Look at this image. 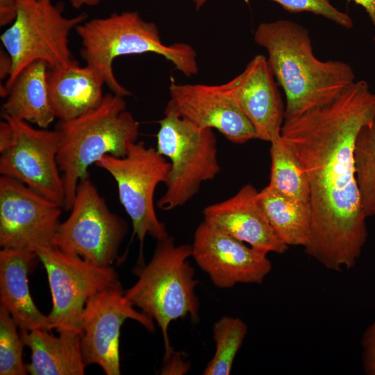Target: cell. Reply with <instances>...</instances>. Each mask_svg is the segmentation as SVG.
<instances>
[{
    "label": "cell",
    "mask_w": 375,
    "mask_h": 375,
    "mask_svg": "<svg viewBox=\"0 0 375 375\" xmlns=\"http://www.w3.org/2000/svg\"><path fill=\"white\" fill-rule=\"evenodd\" d=\"M361 346L364 372L367 375H375V319L365 330Z\"/></svg>",
    "instance_id": "28"
},
{
    "label": "cell",
    "mask_w": 375,
    "mask_h": 375,
    "mask_svg": "<svg viewBox=\"0 0 375 375\" xmlns=\"http://www.w3.org/2000/svg\"><path fill=\"white\" fill-rule=\"evenodd\" d=\"M15 17V1L0 0V24L6 26L13 22Z\"/></svg>",
    "instance_id": "29"
},
{
    "label": "cell",
    "mask_w": 375,
    "mask_h": 375,
    "mask_svg": "<svg viewBox=\"0 0 375 375\" xmlns=\"http://www.w3.org/2000/svg\"><path fill=\"white\" fill-rule=\"evenodd\" d=\"M75 29L81 38L80 54L85 65L94 69L115 94L124 97L131 94L113 72V62L121 56L153 53L170 61L185 76L198 72L197 53L191 45L183 42L164 44L156 25L144 20L137 12L94 18Z\"/></svg>",
    "instance_id": "4"
},
{
    "label": "cell",
    "mask_w": 375,
    "mask_h": 375,
    "mask_svg": "<svg viewBox=\"0 0 375 375\" xmlns=\"http://www.w3.org/2000/svg\"><path fill=\"white\" fill-rule=\"evenodd\" d=\"M221 85L251 122L257 139L271 143L280 138L285 106L267 58L256 55L242 72Z\"/></svg>",
    "instance_id": "16"
},
{
    "label": "cell",
    "mask_w": 375,
    "mask_h": 375,
    "mask_svg": "<svg viewBox=\"0 0 375 375\" xmlns=\"http://www.w3.org/2000/svg\"><path fill=\"white\" fill-rule=\"evenodd\" d=\"M192 250L197 264L219 288L261 284L272 269L268 253L246 245L204 220L195 231Z\"/></svg>",
    "instance_id": "14"
},
{
    "label": "cell",
    "mask_w": 375,
    "mask_h": 375,
    "mask_svg": "<svg viewBox=\"0 0 375 375\" xmlns=\"http://www.w3.org/2000/svg\"><path fill=\"white\" fill-rule=\"evenodd\" d=\"M212 332L216 344L215 353L203 374L228 375L247 333V326L240 318L224 316L214 324Z\"/></svg>",
    "instance_id": "25"
},
{
    "label": "cell",
    "mask_w": 375,
    "mask_h": 375,
    "mask_svg": "<svg viewBox=\"0 0 375 375\" xmlns=\"http://www.w3.org/2000/svg\"><path fill=\"white\" fill-rule=\"evenodd\" d=\"M48 92L53 112L58 120H69L96 108L104 95L103 78L88 65L76 60L49 69Z\"/></svg>",
    "instance_id": "19"
},
{
    "label": "cell",
    "mask_w": 375,
    "mask_h": 375,
    "mask_svg": "<svg viewBox=\"0 0 375 375\" xmlns=\"http://www.w3.org/2000/svg\"><path fill=\"white\" fill-rule=\"evenodd\" d=\"M159 121L157 151L171 162L165 194L156 206L169 210L183 206L198 192L203 182L220 171L213 129L200 127L165 108Z\"/></svg>",
    "instance_id": "7"
},
{
    "label": "cell",
    "mask_w": 375,
    "mask_h": 375,
    "mask_svg": "<svg viewBox=\"0 0 375 375\" xmlns=\"http://www.w3.org/2000/svg\"><path fill=\"white\" fill-rule=\"evenodd\" d=\"M18 326L8 311L0 306V374L25 375L28 371L22 359L24 344Z\"/></svg>",
    "instance_id": "26"
},
{
    "label": "cell",
    "mask_w": 375,
    "mask_h": 375,
    "mask_svg": "<svg viewBox=\"0 0 375 375\" xmlns=\"http://www.w3.org/2000/svg\"><path fill=\"white\" fill-rule=\"evenodd\" d=\"M197 9L200 8L208 0H192Z\"/></svg>",
    "instance_id": "32"
},
{
    "label": "cell",
    "mask_w": 375,
    "mask_h": 375,
    "mask_svg": "<svg viewBox=\"0 0 375 375\" xmlns=\"http://www.w3.org/2000/svg\"><path fill=\"white\" fill-rule=\"evenodd\" d=\"M375 116V94L355 81L332 102L290 119L281 135L291 146L308 180L312 212L306 253L325 268L341 271L356 264L367 228L354 164L360 128Z\"/></svg>",
    "instance_id": "1"
},
{
    "label": "cell",
    "mask_w": 375,
    "mask_h": 375,
    "mask_svg": "<svg viewBox=\"0 0 375 375\" xmlns=\"http://www.w3.org/2000/svg\"><path fill=\"white\" fill-rule=\"evenodd\" d=\"M35 252L48 276L52 309L48 315L52 328L59 333L80 334L81 322L88 299L97 292L120 283L112 267L97 265L53 245Z\"/></svg>",
    "instance_id": "10"
},
{
    "label": "cell",
    "mask_w": 375,
    "mask_h": 375,
    "mask_svg": "<svg viewBox=\"0 0 375 375\" xmlns=\"http://www.w3.org/2000/svg\"><path fill=\"white\" fill-rule=\"evenodd\" d=\"M39 259L38 253L23 248H2L0 251V301L20 330L52 328L48 315L34 303L28 275Z\"/></svg>",
    "instance_id": "18"
},
{
    "label": "cell",
    "mask_w": 375,
    "mask_h": 375,
    "mask_svg": "<svg viewBox=\"0 0 375 375\" xmlns=\"http://www.w3.org/2000/svg\"><path fill=\"white\" fill-rule=\"evenodd\" d=\"M24 345L31 350L26 365L32 375H82L86 367L83 360L79 334L60 333L56 337L49 331L20 330Z\"/></svg>",
    "instance_id": "20"
},
{
    "label": "cell",
    "mask_w": 375,
    "mask_h": 375,
    "mask_svg": "<svg viewBox=\"0 0 375 375\" xmlns=\"http://www.w3.org/2000/svg\"><path fill=\"white\" fill-rule=\"evenodd\" d=\"M258 198L274 231L286 245L304 247L312 220L310 203L287 197L269 185L258 192Z\"/></svg>",
    "instance_id": "22"
},
{
    "label": "cell",
    "mask_w": 375,
    "mask_h": 375,
    "mask_svg": "<svg viewBox=\"0 0 375 375\" xmlns=\"http://www.w3.org/2000/svg\"><path fill=\"white\" fill-rule=\"evenodd\" d=\"M254 40L266 49L270 68L284 91L285 119L332 102L356 81L348 63L319 60L313 53L308 29L296 22L280 19L261 23L254 32Z\"/></svg>",
    "instance_id": "2"
},
{
    "label": "cell",
    "mask_w": 375,
    "mask_h": 375,
    "mask_svg": "<svg viewBox=\"0 0 375 375\" xmlns=\"http://www.w3.org/2000/svg\"><path fill=\"white\" fill-rule=\"evenodd\" d=\"M127 231L126 222L110 211L88 175L79 181L70 214L58 226L52 245L97 265L111 267Z\"/></svg>",
    "instance_id": "9"
},
{
    "label": "cell",
    "mask_w": 375,
    "mask_h": 375,
    "mask_svg": "<svg viewBox=\"0 0 375 375\" xmlns=\"http://www.w3.org/2000/svg\"><path fill=\"white\" fill-rule=\"evenodd\" d=\"M126 319L137 321L149 331L153 321L137 311L124 295L121 283L106 288L87 301L81 322L80 343L85 367L96 364L107 375H119V336Z\"/></svg>",
    "instance_id": "12"
},
{
    "label": "cell",
    "mask_w": 375,
    "mask_h": 375,
    "mask_svg": "<svg viewBox=\"0 0 375 375\" xmlns=\"http://www.w3.org/2000/svg\"><path fill=\"white\" fill-rule=\"evenodd\" d=\"M95 165L116 181L119 201L131 218L133 234L140 240L142 258L147 235L157 240L168 236L165 224L157 217L153 199L157 185L167 179L171 164L156 149L135 142L129 145L125 156L105 155Z\"/></svg>",
    "instance_id": "8"
},
{
    "label": "cell",
    "mask_w": 375,
    "mask_h": 375,
    "mask_svg": "<svg viewBox=\"0 0 375 375\" xmlns=\"http://www.w3.org/2000/svg\"><path fill=\"white\" fill-rule=\"evenodd\" d=\"M356 178L367 217L375 215V116L359 131L354 147Z\"/></svg>",
    "instance_id": "24"
},
{
    "label": "cell",
    "mask_w": 375,
    "mask_h": 375,
    "mask_svg": "<svg viewBox=\"0 0 375 375\" xmlns=\"http://www.w3.org/2000/svg\"><path fill=\"white\" fill-rule=\"evenodd\" d=\"M61 207L22 182L0 176V246L35 251L52 245Z\"/></svg>",
    "instance_id": "13"
},
{
    "label": "cell",
    "mask_w": 375,
    "mask_h": 375,
    "mask_svg": "<svg viewBox=\"0 0 375 375\" xmlns=\"http://www.w3.org/2000/svg\"><path fill=\"white\" fill-rule=\"evenodd\" d=\"M15 1V19L0 37L11 62L10 74L1 88L3 97L7 96L19 74L31 63L42 60L51 69L75 61L69 47L68 36L87 19L85 12L65 17L62 7L53 4L52 0Z\"/></svg>",
    "instance_id": "6"
},
{
    "label": "cell",
    "mask_w": 375,
    "mask_h": 375,
    "mask_svg": "<svg viewBox=\"0 0 375 375\" xmlns=\"http://www.w3.org/2000/svg\"><path fill=\"white\" fill-rule=\"evenodd\" d=\"M353 1L356 3L361 6L369 15L375 28V0H348ZM375 42V35L373 38Z\"/></svg>",
    "instance_id": "30"
},
{
    "label": "cell",
    "mask_w": 375,
    "mask_h": 375,
    "mask_svg": "<svg viewBox=\"0 0 375 375\" xmlns=\"http://www.w3.org/2000/svg\"><path fill=\"white\" fill-rule=\"evenodd\" d=\"M247 2L251 0H245ZM279 4L285 10L297 13L309 12L321 15L335 24L351 28L353 22L347 13L335 8L329 0H268Z\"/></svg>",
    "instance_id": "27"
},
{
    "label": "cell",
    "mask_w": 375,
    "mask_h": 375,
    "mask_svg": "<svg viewBox=\"0 0 375 375\" xmlns=\"http://www.w3.org/2000/svg\"><path fill=\"white\" fill-rule=\"evenodd\" d=\"M158 243L149 262L135 268L138 278L124 291L128 301L160 326L165 344V360L174 352L167 335L170 322L190 315L199 321V301L194 292L198 281L188 259L192 245L175 246L169 236Z\"/></svg>",
    "instance_id": "5"
},
{
    "label": "cell",
    "mask_w": 375,
    "mask_h": 375,
    "mask_svg": "<svg viewBox=\"0 0 375 375\" xmlns=\"http://www.w3.org/2000/svg\"><path fill=\"white\" fill-rule=\"evenodd\" d=\"M49 69L42 60L26 66L8 90L2 115L47 128L56 119L48 92Z\"/></svg>",
    "instance_id": "21"
},
{
    "label": "cell",
    "mask_w": 375,
    "mask_h": 375,
    "mask_svg": "<svg viewBox=\"0 0 375 375\" xmlns=\"http://www.w3.org/2000/svg\"><path fill=\"white\" fill-rule=\"evenodd\" d=\"M74 8H80L83 6H94L99 3L101 0H69Z\"/></svg>",
    "instance_id": "31"
},
{
    "label": "cell",
    "mask_w": 375,
    "mask_h": 375,
    "mask_svg": "<svg viewBox=\"0 0 375 375\" xmlns=\"http://www.w3.org/2000/svg\"><path fill=\"white\" fill-rule=\"evenodd\" d=\"M12 128L8 147L0 152L1 176L16 179L64 207L65 194L57 161V131L35 128L28 122L3 115Z\"/></svg>",
    "instance_id": "11"
},
{
    "label": "cell",
    "mask_w": 375,
    "mask_h": 375,
    "mask_svg": "<svg viewBox=\"0 0 375 375\" xmlns=\"http://www.w3.org/2000/svg\"><path fill=\"white\" fill-rule=\"evenodd\" d=\"M269 185L297 201L310 203L307 175L291 146L281 137L271 142Z\"/></svg>",
    "instance_id": "23"
},
{
    "label": "cell",
    "mask_w": 375,
    "mask_h": 375,
    "mask_svg": "<svg viewBox=\"0 0 375 375\" xmlns=\"http://www.w3.org/2000/svg\"><path fill=\"white\" fill-rule=\"evenodd\" d=\"M55 129L59 138L57 161L65 189V210H70L78 184L89 175V167L105 155L125 156L139 135V123L126 110L124 97L112 92L106 94L101 104L90 112L58 120Z\"/></svg>",
    "instance_id": "3"
},
{
    "label": "cell",
    "mask_w": 375,
    "mask_h": 375,
    "mask_svg": "<svg viewBox=\"0 0 375 375\" xmlns=\"http://www.w3.org/2000/svg\"><path fill=\"white\" fill-rule=\"evenodd\" d=\"M169 95L166 108L200 127L215 128L235 144L257 138L252 124L222 85L178 84L172 81Z\"/></svg>",
    "instance_id": "15"
},
{
    "label": "cell",
    "mask_w": 375,
    "mask_h": 375,
    "mask_svg": "<svg viewBox=\"0 0 375 375\" xmlns=\"http://www.w3.org/2000/svg\"><path fill=\"white\" fill-rule=\"evenodd\" d=\"M203 214L204 221L253 248L279 254L288 249L269 224L258 192L250 184L232 197L207 206Z\"/></svg>",
    "instance_id": "17"
}]
</instances>
